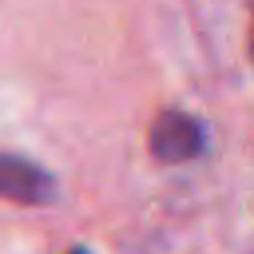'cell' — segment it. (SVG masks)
Returning <instances> with one entry per match:
<instances>
[{"instance_id": "cell-3", "label": "cell", "mask_w": 254, "mask_h": 254, "mask_svg": "<svg viewBox=\"0 0 254 254\" xmlns=\"http://www.w3.org/2000/svg\"><path fill=\"white\" fill-rule=\"evenodd\" d=\"M250 52H254V40H250Z\"/></svg>"}, {"instance_id": "cell-2", "label": "cell", "mask_w": 254, "mask_h": 254, "mask_svg": "<svg viewBox=\"0 0 254 254\" xmlns=\"http://www.w3.org/2000/svg\"><path fill=\"white\" fill-rule=\"evenodd\" d=\"M151 151L163 163H183L202 151V127L183 111H163L151 127Z\"/></svg>"}, {"instance_id": "cell-1", "label": "cell", "mask_w": 254, "mask_h": 254, "mask_svg": "<svg viewBox=\"0 0 254 254\" xmlns=\"http://www.w3.org/2000/svg\"><path fill=\"white\" fill-rule=\"evenodd\" d=\"M0 198L20 206H44L56 198V183L44 167L16 155H0Z\"/></svg>"}]
</instances>
